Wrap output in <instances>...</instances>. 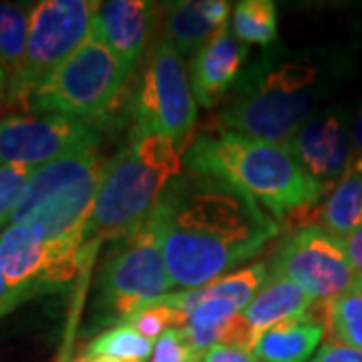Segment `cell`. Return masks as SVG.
Here are the masks:
<instances>
[{
	"mask_svg": "<svg viewBox=\"0 0 362 362\" xmlns=\"http://www.w3.org/2000/svg\"><path fill=\"white\" fill-rule=\"evenodd\" d=\"M233 37L244 45L270 47L278 37V11L272 0H242L232 13Z\"/></svg>",
	"mask_w": 362,
	"mask_h": 362,
	"instance_id": "cell-23",
	"label": "cell"
},
{
	"mask_svg": "<svg viewBox=\"0 0 362 362\" xmlns=\"http://www.w3.org/2000/svg\"><path fill=\"white\" fill-rule=\"evenodd\" d=\"M352 151L354 157H362V103L356 117L352 119Z\"/></svg>",
	"mask_w": 362,
	"mask_h": 362,
	"instance_id": "cell-32",
	"label": "cell"
},
{
	"mask_svg": "<svg viewBox=\"0 0 362 362\" xmlns=\"http://www.w3.org/2000/svg\"><path fill=\"white\" fill-rule=\"evenodd\" d=\"M157 8L145 0H109L95 11L90 37L101 40L127 71L141 61L156 26Z\"/></svg>",
	"mask_w": 362,
	"mask_h": 362,
	"instance_id": "cell-14",
	"label": "cell"
},
{
	"mask_svg": "<svg viewBox=\"0 0 362 362\" xmlns=\"http://www.w3.org/2000/svg\"><path fill=\"white\" fill-rule=\"evenodd\" d=\"M156 342L137 332L129 322L115 324L90 340L85 354L109 356L119 362H149Z\"/></svg>",
	"mask_w": 362,
	"mask_h": 362,
	"instance_id": "cell-22",
	"label": "cell"
},
{
	"mask_svg": "<svg viewBox=\"0 0 362 362\" xmlns=\"http://www.w3.org/2000/svg\"><path fill=\"white\" fill-rule=\"evenodd\" d=\"M173 282L151 226L145 221L105 259L97 280V322H127L133 314L169 294Z\"/></svg>",
	"mask_w": 362,
	"mask_h": 362,
	"instance_id": "cell-8",
	"label": "cell"
},
{
	"mask_svg": "<svg viewBox=\"0 0 362 362\" xmlns=\"http://www.w3.org/2000/svg\"><path fill=\"white\" fill-rule=\"evenodd\" d=\"M6 105H8V77H6V71L0 65V113Z\"/></svg>",
	"mask_w": 362,
	"mask_h": 362,
	"instance_id": "cell-33",
	"label": "cell"
},
{
	"mask_svg": "<svg viewBox=\"0 0 362 362\" xmlns=\"http://www.w3.org/2000/svg\"><path fill=\"white\" fill-rule=\"evenodd\" d=\"M183 165L244 192L276 221L312 214L330 192L300 168L284 143L262 141L223 127L195 135L183 153Z\"/></svg>",
	"mask_w": 362,
	"mask_h": 362,
	"instance_id": "cell-3",
	"label": "cell"
},
{
	"mask_svg": "<svg viewBox=\"0 0 362 362\" xmlns=\"http://www.w3.org/2000/svg\"><path fill=\"white\" fill-rule=\"evenodd\" d=\"M270 280V264L259 262L252 264L246 268H238L230 272L226 276H221L218 280L202 286V288H192V290H181L175 294H165L159 298V302L168 304L171 308L180 310L187 318V308L204 298H221V300H230L240 310L244 312L247 304L258 296V292L268 284Z\"/></svg>",
	"mask_w": 362,
	"mask_h": 362,
	"instance_id": "cell-18",
	"label": "cell"
},
{
	"mask_svg": "<svg viewBox=\"0 0 362 362\" xmlns=\"http://www.w3.org/2000/svg\"><path fill=\"white\" fill-rule=\"evenodd\" d=\"M127 322L137 332H141L143 337L156 342L157 338L163 337L171 328H183L185 322H187V318L180 310H175V308H171V306L157 300L153 304L145 306L137 314H133Z\"/></svg>",
	"mask_w": 362,
	"mask_h": 362,
	"instance_id": "cell-25",
	"label": "cell"
},
{
	"mask_svg": "<svg viewBox=\"0 0 362 362\" xmlns=\"http://www.w3.org/2000/svg\"><path fill=\"white\" fill-rule=\"evenodd\" d=\"M247 52V45L240 42L230 30L216 35L195 52L187 66L195 103L204 109L218 107L240 83Z\"/></svg>",
	"mask_w": 362,
	"mask_h": 362,
	"instance_id": "cell-15",
	"label": "cell"
},
{
	"mask_svg": "<svg viewBox=\"0 0 362 362\" xmlns=\"http://www.w3.org/2000/svg\"><path fill=\"white\" fill-rule=\"evenodd\" d=\"M346 57L326 49L268 51L246 71L220 111V127L270 143H286L344 73Z\"/></svg>",
	"mask_w": 362,
	"mask_h": 362,
	"instance_id": "cell-2",
	"label": "cell"
},
{
	"mask_svg": "<svg viewBox=\"0 0 362 362\" xmlns=\"http://www.w3.org/2000/svg\"><path fill=\"white\" fill-rule=\"evenodd\" d=\"M326 326L312 314L288 318L259 332L252 354L259 362H310L322 344Z\"/></svg>",
	"mask_w": 362,
	"mask_h": 362,
	"instance_id": "cell-17",
	"label": "cell"
},
{
	"mask_svg": "<svg viewBox=\"0 0 362 362\" xmlns=\"http://www.w3.org/2000/svg\"><path fill=\"white\" fill-rule=\"evenodd\" d=\"M312 300L308 294H304L296 284L290 280H284L280 276H270L268 284L264 286L254 298L247 308L242 312V318L246 322L252 338L256 340L259 332L270 328L274 324L306 316L310 312Z\"/></svg>",
	"mask_w": 362,
	"mask_h": 362,
	"instance_id": "cell-19",
	"label": "cell"
},
{
	"mask_svg": "<svg viewBox=\"0 0 362 362\" xmlns=\"http://www.w3.org/2000/svg\"><path fill=\"white\" fill-rule=\"evenodd\" d=\"M85 250L51 246L40 242L21 223L0 233V274L25 302L28 298L65 288L81 270Z\"/></svg>",
	"mask_w": 362,
	"mask_h": 362,
	"instance_id": "cell-12",
	"label": "cell"
},
{
	"mask_svg": "<svg viewBox=\"0 0 362 362\" xmlns=\"http://www.w3.org/2000/svg\"><path fill=\"white\" fill-rule=\"evenodd\" d=\"M99 2L42 0L33 4L25 63L8 83V105L25 111L33 90L90 37Z\"/></svg>",
	"mask_w": 362,
	"mask_h": 362,
	"instance_id": "cell-9",
	"label": "cell"
},
{
	"mask_svg": "<svg viewBox=\"0 0 362 362\" xmlns=\"http://www.w3.org/2000/svg\"><path fill=\"white\" fill-rule=\"evenodd\" d=\"M232 4L226 0H181L165 4L163 37L181 57H194L209 40L228 30Z\"/></svg>",
	"mask_w": 362,
	"mask_h": 362,
	"instance_id": "cell-16",
	"label": "cell"
},
{
	"mask_svg": "<svg viewBox=\"0 0 362 362\" xmlns=\"http://www.w3.org/2000/svg\"><path fill=\"white\" fill-rule=\"evenodd\" d=\"M362 223V157H352L346 171L326 194L318 226L338 240H346Z\"/></svg>",
	"mask_w": 362,
	"mask_h": 362,
	"instance_id": "cell-20",
	"label": "cell"
},
{
	"mask_svg": "<svg viewBox=\"0 0 362 362\" xmlns=\"http://www.w3.org/2000/svg\"><path fill=\"white\" fill-rule=\"evenodd\" d=\"M310 362H362V350L342 344L338 340H328L318 349Z\"/></svg>",
	"mask_w": 362,
	"mask_h": 362,
	"instance_id": "cell-28",
	"label": "cell"
},
{
	"mask_svg": "<svg viewBox=\"0 0 362 362\" xmlns=\"http://www.w3.org/2000/svg\"><path fill=\"white\" fill-rule=\"evenodd\" d=\"M21 302H23L21 296L14 292L13 288L8 286V282L4 280V276L0 274V318H2L4 314H8L13 308H16Z\"/></svg>",
	"mask_w": 362,
	"mask_h": 362,
	"instance_id": "cell-31",
	"label": "cell"
},
{
	"mask_svg": "<svg viewBox=\"0 0 362 362\" xmlns=\"http://www.w3.org/2000/svg\"><path fill=\"white\" fill-rule=\"evenodd\" d=\"M133 131L168 137L181 151L194 141L195 103L185 59L165 37L156 40L131 99Z\"/></svg>",
	"mask_w": 362,
	"mask_h": 362,
	"instance_id": "cell-7",
	"label": "cell"
},
{
	"mask_svg": "<svg viewBox=\"0 0 362 362\" xmlns=\"http://www.w3.org/2000/svg\"><path fill=\"white\" fill-rule=\"evenodd\" d=\"M75 362H119L115 358H109V356H90V354H85L83 352V356H78Z\"/></svg>",
	"mask_w": 362,
	"mask_h": 362,
	"instance_id": "cell-34",
	"label": "cell"
},
{
	"mask_svg": "<svg viewBox=\"0 0 362 362\" xmlns=\"http://www.w3.org/2000/svg\"><path fill=\"white\" fill-rule=\"evenodd\" d=\"M30 8L16 2H0V65L6 71L8 83L13 81L25 63Z\"/></svg>",
	"mask_w": 362,
	"mask_h": 362,
	"instance_id": "cell-21",
	"label": "cell"
},
{
	"mask_svg": "<svg viewBox=\"0 0 362 362\" xmlns=\"http://www.w3.org/2000/svg\"><path fill=\"white\" fill-rule=\"evenodd\" d=\"M33 171H35L33 168H23V165L0 168V233L11 226L14 209L18 206V199L25 192Z\"/></svg>",
	"mask_w": 362,
	"mask_h": 362,
	"instance_id": "cell-26",
	"label": "cell"
},
{
	"mask_svg": "<svg viewBox=\"0 0 362 362\" xmlns=\"http://www.w3.org/2000/svg\"><path fill=\"white\" fill-rule=\"evenodd\" d=\"M270 276L296 284L314 302H332L356 284L344 242L318 223L300 226L278 246Z\"/></svg>",
	"mask_w": 362,
	"mask_h": 362,
	"instance_id": "cell-10",
	"label": "cell"
},
{
	"mask_svg": "<svg viewBox=\"0 0 362 362\" xmlns=\"http://www.w3.org/2000/svg\"><path fill=\"white\" fill-rule=\"evenodd\" d=\"M147 223L173 286L202 288L258 256L280 232L262 207L226 181L183 173L169 183Z\"/></svg>",
	"mask_w": 362,
	"mask_h": 362,
	"instance_id": "cell-1",
	"label": "cell"
},
{
	"mask_svg": "<svg viewBox=\"0 0 362 362\" xmlns=\"http://www.w3.org/2000/svg\"><path fill=\"white\" fill-rule=\"evenodd\" d=\"M127 78L123 63L101 40L89 37L33 90L23 113H57L97 123L115 111Z\"/></svg>",
	"mask_w": 362,
	"mask_h": 362,
	"instance_id": "cell-6",
	"label": "cell"
},
{
	"mask_svg": "<svg viewBox=\"0 0 362 362\" xmlns=\"http://www.w3.org/2000/svg\"><path fill=\"white\" fill-rule=\"evenodd\" d=\"M99 141L97 123L57 113L13 111L0 117V168H42L61 157L99 147Z\"/></svg>",
	"mask_w": 362,
	"mask_h": 362,
	"instance_id": "cell-11",
	"label": "cell"
},
{
	"mask_svg": "<svg viewBox=\"0 0 362 362\" xmlns=\"http://www.w3.org/2000/svg\"><path fill=\"white\" fill-rule=\"evenodd\" d=\"M344 250L350 266L356 274V282H362V223L344 240Z\"/></svg>",
	"mask_w": 362,
	"mask_h": 362,
	"instance_id": "cell-30",
	"label": "cell"
},
{
	"mask_svg": "<svg viewBox=\"0 0 362 362\" xmlns=\"http://www.w3.org/2000/svg\"><path fill=\"white\" fill-rule=\"evenodd\" d=\"M197 356L181 328H171L156 340L149 362H195Z\"/></svg>",
	"mask_w": 362,
	"mask_h": 362,
	"instance_id": "cell-27",
	"label": "cell"
},
{
	"mask_svg": "<svg viewBox=\"0 0 362 362\" xmlns=\"http://www.w3.org/2000/svg\"><path fill=\"white\" fill-rule=\"evenodd\" d=\"M168 137L131 133L115 157L105 165L85 242L129 238L149 220L169 183L183 175V156Z\"/></svg>",
	"mask_w": 362,
	"mask_h": 362,
	"instance_id": "cell-4",
	"label": "cell"
},
{
	"mask_svg": "<svg viewBox=\"0 0 362 362\" xmlns=\"http://www.w3.org/2000/svg\"><path fill=\"white\" fill-rule=\"evenodd\" d=\"M284 145L312 180L332 187L354 157L350 113L342 107L320 109Z\"/></svg>",
	"mask_w": 362,
	"mask_h": 362,
	"instance_id": "cell-13",
	"label": "cell"
},
{
	"mask_svg": "<svg viewBox=\"0 0 362 362\" xmlns=\"http://www.w3.org/2000/svg\"><path fill=\"white\" fill-rule=\"evenodd\" d=\"M326 328L334 340L362 350V282L326 304Z\"/></svg>",
	"mask_w": 362,
	"mask_h": 362,
	"instance_id": "cell-24",
	"label": "cell"
},
{
	"mask_svg": "<svg viewBox=\"0 0 362 362\" xmlns=\"http://www.w3.org/2000/svg\"><path fill=\"white\" fill-rule=\"evenodd\" d=\"M107 161L99 147H90L37 168L11 223L25 226L45 244L85 250V230Z\"/></svg>",
	"mask_w": 362,
	"mask_h": 362,
	"instance_id": "cell-5",
	"label": "cell"
},
{
	"mask_svg": "<svg viewBox=\"0 0 362 362\" xmlns=\"http://www.w3.org/2000/svg\"><path fill=\"white\" fill-rule=\"evenodd\" d=\"M195 362H259L250 350L240 346H214Z\"/></svg>",
	"mask_w": 362,
	"mask_h": 362,
	"instance_id": "cell-29",
	"label": "cell"
}]
</instances>
